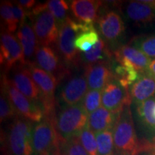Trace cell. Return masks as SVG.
<instances>
[{"label": "cell", "instance_id": "6da1fadb", "mask_svg": "<svg viewBox=\"0 0 155 155\" xmlns=\"http://www.w3.org/2000/svg\"><path fill=\"white\" fill-rule=\"evenodd\" d=\"M32 121L17 116L9 124L2 136L5 155H35L32 145Z\"/></svg>", "mask_w": 155, "mask_h": 155}, {"label": "cell", "instance_id": "7a4b0ae2", "mask_svg": "<svg viewBox=\"0 0 155 155\" xmlns=\"http://www.w3.org/2000/svg\"><path fill=\"white\" fill-rule=\"evenodd\" d=\"M131 105H127L118 114L113 129L115 152L124 155H134L140 147Z\"/></svg>", "mask_w": 155, "mask_h": 155}, {"label": "cell", "instance_id": "3957f363", "mask_svg": "<svg viewBox=\"0 0 155 155\" xmlns=\"http://www.w3.org/2000/svg\"><path fill=\"white\" fill-rule=\"evenodd\" d=\"M88 114L82 102L64 106L55 115V124L62 141H67L79 135L88 125Z\"/></svg>", "mask_w": 155, "mask_h": 155}, {"label": "cell", "instance_id": "277c9868", "mask_svg": "<svg viewBox=\"0 0 155 155\" xmlns=\"http://www.w3.org/2000/svg\"><path fill=\"white\" fill-rule=\"evenodd\" d=\"M55 117H44L34 124L32 145L35 155H50L60 153L61 139L55 124Z\"/></svg>", "mask_w": 155, "mask_h": 155}, {"label": "cell", "instance_id": "5b68a950", "mask_svg": "<svg viewBox=\"0 0 155 155\" xmlns=\"http://www.w3.org/2000/svg\"><path fill=\"white\" fill-rule=\"evenodd\" d=\"M1 86L5 88L19 116L37 123L43 119L44 111L41 105L19 91L9 81L7 74L3 75Z\"/></svg>", "mask_w": 155, "mask_h": 155}, {"label": "cell", "instance_id": "8992f818", "mask_svg": "<svg viewBox=\"0 0 155 155\" xmlns=\"http://www.w3.org/2000/svg\"><path fill=\"white\" fill-rule=\"evenodd\" d=\"M25 65L43 96L42 107L44 117H54L56 115L55 91L58 85V81L49 73L38 67L34 62Z\"/></svg>", "mask_w": 155, "mask_h": 155}, {"label": "cell", "instance_id": "52a82bcc", "mask_svg": "<svg viewBox=\"0 0 155 155\" xmlns=\"http://www.w3.org/2000/svg\"><path fill=\"white\" fill-rule=\"evenodd\" d=\"M133 105L139 141L155 144V98Z\"/></svg>", "mask_w": 155, "mask_h": 155}, {"label": "cell", "instance_id": "ba28073f", "mask_svg": "<svg viewBox=\"0 0 155 155\" xmlns=\"http://www.w3.org/2000/svg\"><path fill=\"white\" fill-rule=\"evenodd\" d=\"M77 35L71 25V19L68 17L65 22L59 27V35L56 50L61 59L71 69L81 65V54L75 46Z\"/></svg>", "mask_w": 155, "mask_h": 155}, {"label": "cell", "instance_id": "9c48e42d", "mask_svg": "<svg viewBox=\"0 0 155 155\" xmlns=\"http://www.w3.org/2000/svg\"><path fill=\"white\" fill-rule=\"evenodd\" d=\"M61 58L57 50L53 48L38 45L35 55L34 63L55 77L59 84L65 78L71 75V69L68 68Z\"/></svg>", "mask_w": 155, "mask_h": 155}, {"label": "cell", "instance_id": "30bf717a", "mask_svg": "<svg viewBox=\"0 0 155 155\" xmlns=\"http://www.w3.org/2000/svg\"><path fill=\"white\" fill-rule=\"evenodd\" d=\"M38 45L56 48L59 35V26L56 19L48 10H45L35 16H30Z\"/></svg>", "mask_w": 155, "mask_h": 155}, {"label": "cell", "instance_id": "8fae6325", "mask_svg": "<svg viewBox=\"0 0 155 155\" xmlns=\"http://www.w3.org/2000/svg\"><path fill=\"white\" fill-rule=\"evenodd\" d=\"M1 65L6 72H9L15 65H25L23 50L17 37L5 29L1 32Z\"/></svg>", "mask_w": 155, "mask_h": 155}, {"label": "cell", "instance_id": "7c38bea8", "mask_svg": "<svg viewBox=\"0 0 155 155\" xmlns=\"http://www.w3.org/2000/svg\"><path fill=\"white\" fill-rule=\"evenodd\" d=\"M9 72V75H7L13 86L23 95L40 104L42 106L43 96L32 79L26 65L19 64L15 65Z\"/></svg>", "mask_w": 155, "mask_h": 155}, {"label": "cell", "instance_id": "4fadbf2b", "mask_svg": "<svg viewBox=\"0 0 155 155\" xmlns=\"http://www.w3.org/2000/svg\"><path fill=\"white\" fill-rule=\"evenodd\" d=\"M131 103L129 89L121 86L115 77L102 90V106L112 113L118 114Z\"/></svg>", "mask_w": 155, "mask_h": 155}, {"label": "cell", "instance_id": "5bb4252c", "mask_svg": "<svg viewBox=\"0 0 155 155\" xmlns=\"http://www.w3.org/2000/svg\"><path fill=\"white\" fill-rule=\"evenodd\" d=\"M98 29L104 40L109 43L116 42L125 32V25L121 15L111 10L98 17Z\"/></svg>", "mask_w": 155, "mask_h": 155}, {"label": "cell", "instance_id": "9a60e30c", "mask_svg": "<svg viewBox=\"0 0 155 155\" xmlns=\"http://www.w3.org/2000/svg\"><path fill=\"white\" fill-rule=\"evenodd\" d=\"M116 61L120 65L132 67L139 74L147 71L152 60L130 45H124L114 53Z\"/></svg>", "mask_w": 155, "mask_h": 155}, {"label": "cell", "instance_id": "2e32d148", "mask_svg": "<svg viewBox=\"0 0 155 155\" xmlns=\"http://www.w3.org/2000/svg\"><path fill=\"white\" fill-rule=\"evenodd\" d=\"M89 90L102 91L114 78L111 62H101L85 67Z\"/></svg>", "mask_w": 155, "mask_h": 155}, {"label": "cell", "instance_id": "e0dca14e", "mask_svg": "<svg viewBox=\"0 0 155 155\" xmlns=\"http://www.w3.org/2000/svg\"><path fill=\"white\" fill-rule=\"evenodd\" d=\"M88 83L84 74L71 77L62 88L60 98L66 106H73L83 101L88 91Z\"/></svg>", "mask_w": 155, "mask_h": 155}, {"label": "cell", "instance_id": "ac0fdd59", "mask_svg": "<svg viewBox=\"0 0 155 155\" xmlns=\"http://www.w3.org/2000/svg\"><path fill=\"white\" fill-rule=\"evenodd\" d=\"M102 2L95 0H73L70 4L73 17L83 24L97 22Z\"/></svg>", "mask_w": 155, "mask_h": 155}, {"label": "cell", "instance_id": "d6986e66", "mask_svg": "<svg viewBox=\"0 0 155 155\" xmlns=\"http://www.w3.org/2000/svg\"><path fill=\"white\" fill-rule=\"evenodd\" d=\"M30 19V17H28L26 22L22 26L19 27L17 32V37L23 50L25 65L33 63L35 55L38 47V40L34 32L32 20L30 19Z\"/></svg>", "mask_w": 155, "mask_h": 155}, {"label": "cell", "instance_id": "ffe728a7", "mask_svg": "<svg viewBox=\"0 0 155 155\" xmlns=\"http://www.w3.org/2000/svg\"><path fill=\"white\" fill-rule=\"evenodd\" d=\"M132 104L155 98V79L147 71L139 74L137 81L129 89Z\"/></svg>", "mask_w": 155, "mask_h": 155}, {"label": "cell", "instance_id": "44dd1931", "mask_svg": "<svg viewBox=\"0 0 155 155\" xmlns=\"http://www.w3.org/2000/svg\"><path fill=\"white\" fill-rule=\"evenodd\" d=\"M128 18L137 25H147L155 20V6L142 1H131L126 7Z\"/></svg>", "mask_w": 155, "mask_h": 155}, {"label": "cell", "instance_id": "7402d4cb", "mask_svg": "<svg viewBox=\"0 0 155 155\" xmlns=\"http://www.w3.org/2000/svg\"><path fill=\"white\" fill-rule=\"evenodd\" d=\"M118 114L112 113L101 106L96 111L88 114V127L95 134L106 130H113Z\"/></svg>", "mask_w": 155, "mask_h": 155}, {"label": "cell", "instance_id": "603a6c76", "mask_svg": "<svg viewBox=\"0 0 155 155\" xmlns=\"http://www.w3.org/2000/svg\"><path fill=\"white\" fill-rule=\"evenodd\" d=\"M112 57L113 55L106 42L103 39H100L89 51L81 54V64L86 67L101 62H111Z\"/></svg>", "mask_w": 155, "mask_h": 155}, {"label": "cell", "instance_id": "cb8c5ba5", "mask_svg": "<svg viewBox=\"0 0 155 155\" xmlns=\"http://www.w3.org/2000/svg\"><path fill=\"white\" fill-rule=\"evenodd\" d=\"M129 45L140 50L151 59H155V34L134 37Z\"/></svg>", "mask_w": 155, "mask_h": 155}, {"label": "cell", "instance_id": "d4e9b609", "mask_svg": "<svg viewBox=\"0 0 155 155\" xmlns=\"http://www.w3.org/2000/svg\"><path fill=\"white\" fill-rule=\"evenodd\" d=\"M0 15L2 21L4 23V29L12 33L15 32L19 27V25L13 11V3L10 1L1 2Z\"/></svg>", "mask_w": 155, "mask_h": 155}, {"label": "cell", "instance_id": "484cf974", "mask_svg": "<svg viewBox=\"0 0 155 155\" xmlns=\"http://www.w3.org/2000/svg\"><path fill=\"white\" fill-rule=\"evenodd\" d=\"M98 155H112L115 152L113 130L96 134Z\"/></svg>", "mask_w": 155, "mask_h": 155}, {"label": "cell", "instance_id": "4316f807", "mask_svg": "<svg viewBox=\"0 0 155 155\" xmlns=\"http://www.w3.org/2000/svg\"><path fill=\"white\" fill-rule=\"evenodd\" d=\"M46 10H48L53 15L58 23V26H61L68 19L67 12L69 7L68 3L64 0H50L45 2Z\"/></svg>", "mask_w": 155, "mask_h": 155}, {"label": "cell", "instance_id": "83f0119b", "mask_svg": "<svg viewBox=\"0 0 155 155\" xmlns=\"http://www.w3.org/2000/svg\"><path fill=\"white\" fill-rule=\"evenodd\" d=\"M16 110L12 103L9 99L8 95L2 86H1V96H0V120L2 123L9 119L17 117Z\"/></svg>", "mask_w": 155, "mask_h": 155}, {"label": "cell", "instance_id": "f1b7e54d", "mask_svg": "<svg viewBox=\"0 0 155 155\" xmlns=\"http://www.w3.org/2000/svg\"><path fill=\"white\" fill-rule=\"evenodd\" d=\"M78 139L89 155H98V147L96 135L87 127L78 136Z\"/></svg>", "mask_w": 155, "mask_h": 155}, {"label": "cell", "instance_id": "f546056e", "mask_svg": "<svg viewBox=\"0 0 155 155\" xmlns=\"http://www.w3.org/2000/svg\"><path fill=\"white\" fill-rule=\"evenodd\" d=\"M96 30L85 32L76 37L75 41V46L76 49L83 53L88 52L96 45L100 40Z\"/></svg>", "mask_w": 155, "mask_h": 155}, {"label": "cell", "instance_id": "4dcf8cb0", "mask_svg": "<svg viewBox=\"0 0 155 155\" xmlns=\"http://www.w3.org/2000/svg\"><path fill=\"white\" fill-rule=\"evenodd\" d=\"M60 154L61 155H89L77 137L67 141H62L60 146Z\"/></svg>", "mask_w": 155, "mask_h": 155}, {"label": "cell", "instance_id": "1f68e13d", "mask_svg": "<svg viewBox=\"0 0 155 155\" xmlns=\"http://www.w3.org/2000/svg\"><path fill=\"white\" fill-rule=\"evenodd\" d=\"M82 104L88 114L96 111L102 105V91L89 90L83 98Z\"/></svg>", "mask_w": 155, "mask_h": 155}, {"label": "cell", "instance_id": "d6a6232c", "mask_svg": "<svg viewBox=\"0 0 155 155\" xmlns=\"http://www.w3.org/2000/svg\"><path fill=\"white\" fill-rule=\"evenodd\" d=\"M13 11H14L15 18H16L17 22L18 23L19 27L22 26L26 22L28 17L29 12H27V10H25L22 6L19 5L17 2L13 3Z\"/></svg>", "mask_w": 155, "mask_h": 155}, {"label": "cell", "instance_id": "836d02e7", "mask_svg": "<svg viewBox=\"0 0 155 155\" xmlns=\"http://www.w3.org/2000/svg\"><path fill=\"white\" fill-rule=\"evenodd\" d=\"M134 155H155L154 144L141 142L140 147Z\"/></svg>", "mask_w": 155, "mask_h": 155}, {"label": "cell", "instance_id": "e575fe53", "mask_svg": "<svg viewBox=\"0 0 155 155\" xmlns=\"http://www.w3.org/2000/svg\"><path fill=\"white\" fill-rule=\"evenodd\" d=\"M20 6L24 8L25 10H29V9H33L34 7L37 5L36 2L35 0H20L17 2Z\"/></svg>", "mask_w": 155, "mask_h": 155}, {"label": "cell", "instance_id": "d590c367", "mask_svg": "<svg viewBox=\"0 0 155 155\" xmlns=\"http://www.w3.org/2000/svg\"><path fill=\"white\" fill-rule=\"evenodd\" d=\"M147 72L155 79V59H153L151 62L149 68L147 70Z\"/></svg>", "mask_w": 155, "mask_h": 155}, {"label": "cell", "instance_id": "8d00e7d4", "mask_svg": "<svg viewBox=\"0 0 155 155\" xmlns=\"http://www.w3.org/2000/svg\"><path fill=\"white\" fill-rule=\"evenodd\" d=\"M112 155H124V154H120V153H118L116 152H114V153Z\"/></svg>", "mask_w": 155, "mask_h": 155}, {"label": "cell", "instance_id": "74e56055", "mask_svg": "<svg viewBox=\"0 0 155 155\" xmlns=\"http://www.w3.org/2000/svg\"><path fill=\"white\" fill-rule=\"evenodd\" d=\"M50 155H61L60 153H58V154H50Z\"/></svg>", "mask_w": 155, "mask_h": 155}, {"label": "cell", "instance_id": "f35d334b", "mask_svg": "<svg viewBox=\"0 0 155 155\" xmlns=\"http://www.w3.org/2000/svg\"><path fill=\"white\" fill-rule=\"evenodd\" d=\"M154 147L155 148V144H154Z\"/></svg>", "mask_w": 155, "mask_h": 155}, {"label": "cell", "instance_id": "ab89813d", "mask_svg": "<svg viewBox=\"0 0 155 155\" xmlns=\"http://www.w3.org/2000/svg\"><path fill=\"white\" fill-rule=\"evenodd\" d=\"M154 114H155V108H154Z\"/></svg>", "mask_w": 155, "mask_h": 155}]
</instances>
